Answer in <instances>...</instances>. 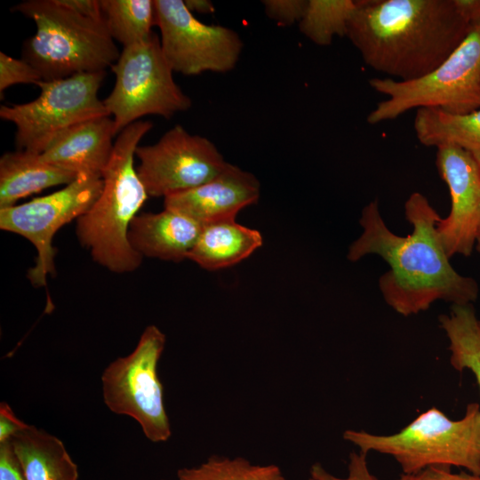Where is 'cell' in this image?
Instances as JSON below:
<instances>
[{
	"label": "cell",
	"instance_id": "obj_25",
	"mask_svg": "<svg viewBox=\"0 0 480 480\" xmlns=\"http://www.w3.org/2000/svg\"><path fill=\"white\" fill-rule=\"evenodd\" d=\"M43 81L38 71L27 60L15 59L0 52V94L18 84H35Z\"/></svg>",
	"mask_w": 480,
	"mask_h": 480
},
{
	"label": "cell",
	"instance_id": "obj_14",
	"mask_svg": "<svg viewBox=\"0 0 480 480\" xmlns=\"http://www.w3.org/2000/svg\"><path fill=\"white\" fill-rule=\"evenodd\" d=\"M260 184L251 172L228 163L211 180L164 197L165 209L176 211L201 226L235 220L237 213L258 202Z\"/></svg>",
	"mask_w": 480,
	"mask_h": 480
},
{
	"label": "cell",
	"instance_id": "obj_20",
	"mask_svg": "<svg viewBox=\"0 0 480 480\" xmlns=\"http://www.w3.org/2000/svg\"><path fill=\"white\" fill-rule=\"evenodd\" d=\"M413 127L422 145L436 148L455 145L469 152L480 163V108L466 114L419 108Z\"/></svg>",
	"mask_w": 480,
	"mask_h": 480
},
{
	"label": "cell",
	"instance_id": "obj_17",
	"mask_svg": "<svg viewBox=\"0 0 480 480\" xmlns=\"http://www.w3.org/2000/svg\"><path fill=\"white\" fill-rule=\"evenodd\" d=\"M75 173L45 161L39 153L20 150L0 158V208L17 204L30 195L76 179Z\"/></svg>",
	"mask_w": 480,
	"mask_h": 480
},
{
	"label": "cell",
	"instance_id": "obj_16",
	"mask_svg": "<svg viewBox=\"0 0 480 480\" xmlns=\"http://www.w3.org/2000/svg\"><path fill=\"white\" fill-rule=\"evenodd\" d=\"M202 227L186 215L164 208L157 213L138 214L132 221L128 238L142 258L179 262L187 259Z\"/></svg>",
	"mask_w": 480,
	"mask_h": 480
},
{
	"label": "cell",
	"instance_id": "obj_29",
	"mask_svg": "<svg viewBox=\"0 0 480 480\" xmlns=\"http://www.w3.org/2000/svg\"><path fill=\"white\" fill-rule=\"evenodd\" d=\"M0 480H25L10 440L0 444Z\"/></svg>",
	"mask_w": 480,
	"mask_h": 480
},
{
	"label": "cell",
	"instance_id": "obj_26",
	"mask_svg": "<svg viewBox=\"0 0 480 480\" xmlns=\"http://www.w3.org/2000/svg\"><path fill=\"white\" fill-rule=\"evenodd\" d=\"M308 480H379L372 475L367 464V454L362 452H352L348 457V475L338 477L327 471L321 463H314Z\"/></svg>",
	"mask_w": 480,
	"mask_h": 480
},
{
	"label": "cell",
	"instance_id": "obj_3",
	"mask_svg": "<svg viewBox=\"0 0 480 480\" xmlns=\"http://www.w3.org/2000/svg\"><path fill=\"white\" fill-rule=\"evenodd\" d=\"M139 120L117 135L102 172V191L92 207L76 220V233L93 260L115 273L137 269L142 257L131 246L128 233L133 219L149 196L134 165L136 148L152 129Z\"/></svg>",
	"mask_w": 480,
	"mask_h": 480
},
{
	"label": "cell",
	"instance_id": "obj_8",
	"mask_svg": "<svg viewBox=\"0 0 480 480\" xmlns=\"http://www.w3.org/2000/svg\"><path fill=\"white\" fill-rule=\"evenodd\" d=\"M165 342L166 337L157 326H147L135 348L111 362L101 375L106 406L116 414L135 420L153 443L166 442L172 435L157 375Z\"/></svg>",
	"mask_w": 480,
	"mask_h": 480
},
{
	"label": "cell",
	"instance_id": "obj_1",
	"mask_svg": "<svg viewBox=\"0 0 480 480\" xmlns=\"http://www.w3.org/2000/svg\"><path fill=\"white\" fill-rule=\"evenodd\" d=\"M404 208L412 228L406 236L388 228L377 199L367 204L359 219L363 232L349 245L348 260L356 262L375 254L388 264L379 288L386 303L403 316L427 311L436 300L472 304L479 294L478 284L452 266L436 231L441 219L437 211L420 192L412 193Z\"/></svg>",
	"mask_w": 480,
	"mask_h": 480
},
{
	"label": "cell",
	"instance_id": "obj_7",
	"mask_svg": "<svg viewBox=\"0 0 480 480\" xmlns=\"http://www.w3.org/2000/svg\"><path fill=\"white\" fill-rule=\"evenodd\" d=\"M111 70L115 85L103 103L116 134L144 116L171 118L192 106L190 97L174 81L156 33L142 43L124 47Z\"/></svg>",
	"mask_w": 480,
	"mask_h": 480
},
{
	"label": "cell",
	"instance_id": "obj_18",
	"mask_svg": "<svg viewBox=\"0 0 480 480\" xmlns=\"http://www.w3.org/2000/svg\"><path fill=\"white\" fill-rule=\"evenodd\" d=\"M263 244L260 231L235 220L209 223L187 255L201 268L214 271L234 266L248 258Z\"/></svg>",
	"mask_w": 480,
	"mask_h": 480
},
{
	"label": "cell",
	"instance_id": "obj_2",
	"mask_svg": "<svg viewBox=\"0 0 480 480\" xmlns=\"http://www.w3.org/2000/svg\"><path fill=\"white\" fill-rule=\"evenodd\" d=\"M473 23L460 0H356L346 36L367 66L405 82L439 67Z\"/></svg>",
	"mask_w": 480,
	"mask_h": 480
},
{
	"label": "cell",
	"instance_id": "obj_30",
	"mask_svg": "<svg viewBox=\"0 0 480 480\" xmlns=\"http://www.w3.org/2000/svg\"><path fill=\"white\" fill-rule=\"evenodd\" d=\"M28 426L20 420L6 403L0 404V444L9 441L16 433L21 431Z\"/></svg>",
	"mask_w": 480,
	"mask_h": 480
},
{
	"label": "cell",
	"instance_id": "obj_22",
	"mask_svg": "<svg viewBox=\"0 0 480 480\" xmlns=\"http://www.w3.org/2000/svg\"><path fill=\"white\" fill-rule=\"evenodd\" d=\"M100 5L109 35L124 47L142 43L154 33V1L101 0Z\"/></svg>",
	"mask_w": 480,
	"mask_h": 480
},
{
	"label": "cell",
	"instance_id": "obj_34",
	"mask_svg": "<svg viewBox=\"0 0 480 480\" xmlns=\"http://www.w3.org/2000/svg\"><path fill=\"white\" fill-rule=\"evenodd\" d=\"M480 321V320H479Z\"/></svg>",
	"mask_w": 480,
	"mask_h": 480
},
{
	"label": "cell",
	"instance_id": "obj_13",
	"mask_svg": "<svg viewBox=\"0 0 480 480\" xmlns=\"http://www.w3.org/2000/svg\"><path fill=\"white\" fill-rule=\"evenodd\" d=\"M436 168L451 196V210L441 218L436 231L451 259L468 257L476 247L480 227V163L455 145L436 148Z\"/></svg>",
	"mask_w": 480,
	"mask_h": 480
},
{
	"label": "cell",
	"instance_id": "obj_6",
	"mask_svg": "<svg viewBox=\"0 0 480 480\" xmlns=\"http://www.w3.org/2000/svg\"><path fill=\"white\" fill-rule=\"evenodd\" d=\"M370 86L387 96L367 116L370 124L397 118L409 110L436 108L466 114L480 108V20L449 57L428 75L412 81L374 77Z\"/></svg>",
	"mask_w": 480,
	"mask_h": 480
},
{
	"label": "cell",
	"instance_id": "obj_28",
	"mask_svg": "<svg viewBox=\"0 0 480 480\" xmlns=\"http://www.w3.org/2000/svg\"><path fill=\"white\" fill-rule=\"evenodd\" d=\"M451 467L431 466L416 473H403L397 480H480V475L468 471L453 473Z\"/></svg>",
	"mask_w": 480,
	"mask_h": 480
},
{
	"label": "cell",
	"instance_id": "obj_21",
	"mask_svg": "<svg viewBox=\"0 0 480 480\" xmlns=\"http://www.w3.org/2000/svg\"><path fill=\"white\" fill-rule=\"evenodd\" d=\"M438 321L449 340L451 365L471 372L480 391V321L473 305H452L450 313L439 316Z\"/></svg>",
	"mask_w": 480,
	"mask_h": 480
},
{
	"label": "cell",
	"instance_id": "obj_15",
	"mask_svg": "<svg viewBox=\"0 0 480 480\" xmlns=\"http://www.w3.org/2000/svg\"><path fill=\"white\" fill-rule=\"evenodd\" d=\"M116 135L110 116L80 122L60 133L41 154L50 164L76 175L101 177Z\"/></svg>",
	"mask_w": 480,
	"mask_h": 480
},
{
	"label": "cell",
	"instance_id": "obj_31",
	"mask_svg": "<svg viewBox=\"0 0 480 480\" xmlns=\"http://www.w3.org/2000/svg\"><path fill=\"white\" fill-rule=\"evenodd\" d=\"M61 4L76 13L96 20H104L100 1L98 0H59Z\"/></svg>",
	"mask_w": 480,
	"mask_h": 480
},
{
	"label": "cell",
	"instance_id": "obj_4",
	"mask_svg": "<svg viewBox=\"0 0 480 480\" xmlns=\"http://www.w3.org/2000/svg\"><path fill=\"white\" fill-rule=\"evenodd\" d=\"M12 11L36 24V34L23 44L22 59L43 81L105 71L120 55L104 20L82 16L59 0H27Z\"/></svg>",
	"mask_w": 480,
	"mask_h": 480
},
{
	"label": "cell",
	"instance_id": "obj_27",
	"mask_svg": "<svg viewBox=\"0 0 480 480\" xmlns=\"http://www.w3.org/2000/svg\"><path fill=\"white\" fill-rule=\"evenodd\" d=\"M266 15L283 26L300 22L305 12L308 0H264Z\"/></svg>",
	"mask_w": 480,
	"mask_h": 480
},
{
	"label": "cell",
	"instance_id": "obj_11",
	"mask_svg": "<svg viewBox=\"0 0 480 480\" xmlns=\"http://www.w3.org/2000/svg\"><path fill=\"white\" fill-rule=\"evenodd\" d=\"M161 49L173 72L197 76L225 73L237 64L244 43L224 26L197 20L182 0H154Z\"/></svg>",
	"mask_w": 480,
	"mask_h": 480
},
{
	"label": "cell",
	"instance_id": "obj_9",
	"mask_svg": "<svg viewBox=\"0 0 480 480\" xmlns=\"http://www.w3.org/2000/svg\"><path fill=\"white\" fill-rule=\"evenodd\" d=\"M105 75V71H100L41 81L36 84L40 94L34 100L2 105L0 117L16 127L17 148L42 154L68 128L109 116L98 97Z\"/></svg>",
	"mask_w": 480,
	"mask_h": 480
},
{
	"label": "cell",
	"instance_id": "obj_12",
	"mask_svg": "<svg viewBox=\"0 0 480 480\" xmlns=\"http://www.w3.org/2000/svg\"><path fill=\"white\" fill-rule=\"evenodd\" d=\"M137 169L149 196L164 198L198 187L227 166L217 147L207 138L189 133L180 124L157 142L138 146Z\"/></svg>",
	"mask_w": 480,
	"mask_h": 480
},
{
	"label": "cell",
	"instance_id": "obj_23",
	"mask_svg": "<svg viewBox=\"0 0 480 480\" xmlns=\"http://www.w3.org/2000/svg\"><path fill=\"white\" fill-rule=\"evenodd\" d=\"M356 6V0H308L300 30L314 44L330 45L335 36H346Z\"/></svg>",
	"mask_w": 480,
	"mask_h": 480
},
{
	"label": "cell",
	"instance_id": "obj_24",
	"mask_svg": "<svg viewBox=\"0 0 480 480\" xmlns=\"http://www.w3.org/2000/svg\"><path fill=\"white\" fill-rule=\"evenodd\" d=\"M177 480H286L274 464L255 465L242 457L212 455L200 465L180 468Z\"/></svg>",
	"mask_w": 480,
	"mask_h": 480
},
{
	"label": "cell",
	"instance_id": "obj_32",
	"mask_svg": "<svg viewBox=\"0 0 480 480\" xmlns=\"http://www.w3.org/2000/svg\"><path fill=\"white\" fill-rule=\"evenodd\" d=\"M186 7L194 14V12L206 14L214 12V6L208 0H186Z\"/></svg>",
	"mask_w": 480,
	"mask_h": 480
},
{
	"label": "cell",
	"instance_id": "obj_10",
	"mask_svg": "<svg viewBox=\"0 0 480 480\" xmlns=\"http://www.w3.org/2000/svg\"><path fill=\"white\" fill-rule=\"evenodd\" d=\"M102 187L101 177L79 175L52 194L0 208V228L25 237L36 250V263L28 271L34 286H45L48 276L55 275V234L84 215L100 196Z\"/></svg>",
	"mask_w": 480,
	"mask_h": 480
},
{
	"label": "cell",
	"instance_id": "obj_5",
	"mask_svg": "<svg viewBox=\"0 0 480 480\" xmlns=\"http://www.w3.org/2000/svg\"><path fill=\"white\" fill-rule=\"evenodd\" d=\"M343 438L368 454L391 456L403 473L431 466L458 467L480 475V404H468L460 420L432 407L391 435L348 429Z\"/></svg>",
	"mask_w": 480,
	"mask_h": 480
},
{
	"label": "cell",
	"instance_id": "obj_33",
	"mask_svg": "<svg viewBox=\"0 0 480 480\" xmlns=\"http://www.w3.org/2000/svg\"><path fill=\"white\" fill-rule=\"evenodd\" d=\"M475 248L480 253V227H479V229H478L477 237H476V247Z\"/></svg>",
	"mask_w": 480,
	"mask_h": 480
},
{
	"label": "cell",
	"instance_id": "obj_19",
	"mask_svg": "<svg viewBox=\"0 0 480 480\" xmlns=\"http://www.w3.org/2000/svg\"><path fill=\"white\" fill-rule=\"evenodd\" d=\"M25 480H77V465L57 436L33 425L10 439Z\"/></svg>",
	"mask_w": 480,
	"mask_h": 480
}]
</instances>
